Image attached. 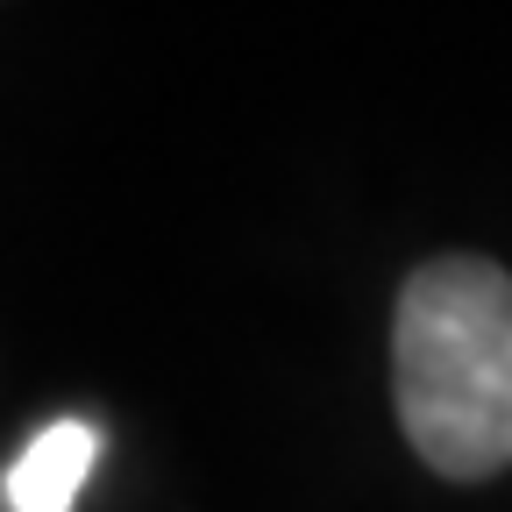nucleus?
<instances>
[{
  "mask_svg": "<svg viewBox=\"0 0 512 512\" xmlns=\"http://www.w3.org/2000/svg\"><path fill=\"white\" fill-rule=\"evenodd\" d=\"M392 399L427 470L477 484L512 463V271L427 256L399 285Z\"/></svg>",
  "mask_w": 512,
  "mask_h": 512,
  "instance_id": "nucleus-1",
  "label": "nucleus"
},
{
  "mask_svg": "<svg viewBox=\"0 0 512 512\" xmlns=\"http://www.w3.org/2000/svg\"><path fill=\"white\" fill-rule=\"evenodd\" d=\"M93 463H100V420H50L36 441L15 448L0 498H8V512H72Z\"/></svg>",
  "mask_w": 512,
  "mask_h": 512,
  "instance_id": "nucleus-2",
  "label": "nucleus"
}]
</instances>
